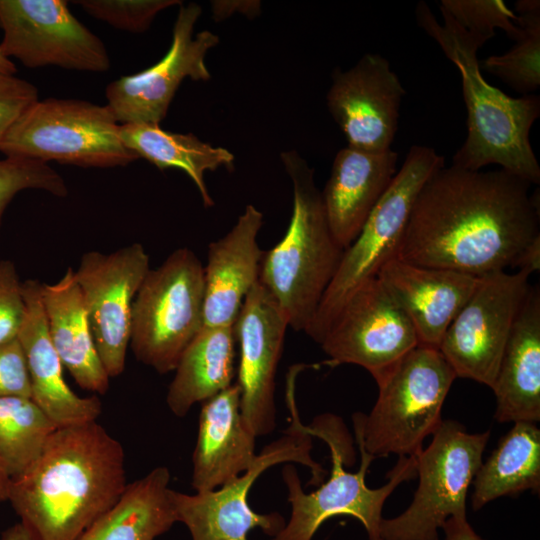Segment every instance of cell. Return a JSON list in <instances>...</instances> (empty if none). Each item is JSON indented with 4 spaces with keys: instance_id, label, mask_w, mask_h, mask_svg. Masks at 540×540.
I'll use <instances>...</instances> for the list:
<instances>
[{
    "instance_id": "obj_1",
    "label": "cell",
    "mask_w": 540,
    "mask_h": 540,
    "mask_svg": "<svg viewBox=\"0 0 540 540\" xmlns=\"http://www.w3.org/2000/svg\"><path fill=\"white\" fill-rule=\"evenodd\" d=\"M504 169L434 172L420 189L397 259L482 276L516 268L540 235L539 194Z\"/></svg>"
},
{
    "instance_id": "obj_2",
    "label": "cell",
    "mask_w": 540,
    "mask_h": 540,
    "mask_svg": "<svg viewBox=\"0 0 540 540\" xmlns=\"http://www.w3.org/2000/svg\"><path fill=\"white\" fill-rule=\"evenodd\" d=\"M127 485L123 446L92 421L56 428L8 500L35 540H77Z\"/></svg>"
},
{
    "instance_id": "obj_3",
    "label": "cell",
    "mask_w": 540,
    "mask_h": 540,
    "mask_svg": "<svg viewBox=\"0 0 540 540\" xmlns=\"http://www.w3.org/2000/svg\"><path fill=\"white\" fill-rule=\"evenodd\" d=\"M418 25L442 49L461 75L467 108V137L452 165L478 171L490 164L532 184L540 183V166L530 143V130L540 116L536 94L513 98L487 83L480 72L483 46L449 19L440 24L425 2L415 10Z\"/></svg>"
},
{
    "instance_id": "obj_4",
    "label": "cell",
    "mask_w": 540,
    "mask_h": 540,
    "mask_svg": "<svg viewBox=\"0 0 540 540\" xmlns=\"http://www.w3.org/2000/svg\"><path fill=\"white\" fill-rule=\"evenodd\" d=\"M281 160L293 186L292 214L283 238L264 252L259 282L274 297L289 327L305 332L344 250L331 233L314 170L295 150L281 153Z\"/></svg>"
},
{
    "instance_id": "obj_5",
    "label": "cell",
    "mask_w": 540,
    "mask_h": 540,
    "mask_svg": "<svg viewBox=\"0 0 540 540\" xmlns=\"http://www.w3.org/2000/svg\"><path fill=\"white\" fill-rule=\"evenodd\" d=\"M313 436L324 440L330 449V477L316 490L305 493L296 468L287 463L282 478L288 490L291 516L284 528L271 540H312L323 522L338 515L352 516L363 525L368 540H382V509L387 498L403 482L416 476V455L400 456L388 473V482L377 489L369 488L365 478L374 456L358 443L361 463L355 473L345 470L353 465L355 453L351 438L341 419L331 414L317 417L309 425Z\"/></svg>"
},
{
    "instance_id": "obj_6",
    "label": "cell",
    "mask_w": 540,
    "mask_h": 540,
    "mask_svg": "<svg viewBox=\"0 0 540 540\" xmlns=\"http://www.w3.org/2000/svg\"><path fill=\"white\" fill-rule=\"evenodd\" d=\"M454 370L439 349L416 346L374 377L379 393L368 415L352 416L357 442L377 457L415 456L442 422Z\"/></svg>"
},
{
    "instance_id": "obj_7",
    "label": "cell",
    "mask_w": 540,
    "mask_h": 540,
    "mask_svg": "<svg viewBox=\"0 0 540 540\" xmlns=\"http://www.w3.org/2000/svg\"><path fill=\"white\" fill-rule=\"evenodd\" d=\"M445 166L434 148L413 145L390 186L375 205L355 240L344 250L313 321L305 333L320 344L347 299L396 257L414 201L425 182Z\"/></svg>"
},
{
    "instance_id": "obj_8",
    "label": "cell",
    "mask_w": 540,
    "mask_h": 540,
    "mask_svg": "<svg viewBox=\"0 0 540 540\" xmlns=\"http://www.w3.org/2000/svg\"><path fill=\"white\" fill-rule=\"evenodd\" d=\"M287 403L291 414L289 427L257 454L246 472L211 491L190 495L172 489L177 522L188 528L192 540H248V533L256 528L268 536L277 535L286 524L284 518L277 512L257 513L248 502L254 482L276 464H302L311 471V484L322 483L326 472L311 456L314 436L309 426L300 421L292 388L287 390Z\"/></svg>"
},
{
    "instance_id": "obj_9",
    "label": "cell",
    "mask_w": 540,
    "mask_h": 540,
    "mask_svg": "<svg viewBox=\"0 0 540 540\" xmlns=\"http://www.w3.org/2000/svg\"><path fill=\"white\" fill-rule=\"evenodd\" d=\"M204 267L183 247L149 269L132 306L130 347L159 374L174 371L204 326Z\"/></svg>"
},
{
    "instance_id": "obj_10",
    "label": "cell",
    "mask_w": 540,
    "mask_h": 540,
    "mask_svg": "<svg viewBox=\"0 0 540 540\" xmlns=\"http://www.w3.org/2000/svg\"><path fill=\"white\" fill-rule=\"evenodd\" d=\"M0 152L82 167L125 166L138 159L123 144L107 105L77 99L36 101L0 140Z\"/></svg>"
},
{
    "instance_id": "obj_11",
    "label": "cell",
    "mask_w": 540,
    "mask_h": 540,
    "mask_svg": "<svg viewBox=\"0 0 540 540\" xmlns=\"http://www.w3.org/2000/svg\"><path fill=\"white\" fill-rule=\"evenodd\" d=\"M490 431L469 433L455 420H442L428 447L416 455L418 488L409 507L380 526L382 540H438L450 517L466 516V497Z\"/></svg>"
},
{
    "instance_id": "obj_12",
    "label": "cell",
    "mask_w": 540,
    "mask_h": 540,
    "mask_svg": "<svg viewBox=\"0 0 540 540\" xmlns=\"http://www.w3.org/2000/svg\"><path fill=\"white\" fill-rule=\"evenodd\" d=\"M529 277L524 270L479 276L439 347L457 377L492 387L512 326L529 293Z\"/></svg>"
},
{
    "instance_id": "obj_13",
    "label": "cell",
    "mask_w": 540,
    "mask_h": 540,
    "mask_svg": "<svg viewBox=\"0 0 540 540\" xmlns=\"http://www.w3.org/2000/svg\"><path fill=\"white\" fill-rule=\"evenodd\" d=\"M0 43L6 57L28 68L104 72L110 58L102 40L84 26L63 0H0Z\"/></svg>"
},
{
    "instance_id": "obj_14",
    "label": "cell",
    "mask_w": 540,
    "mask_h": 540,
    "mask_svg": "<svg viewBox=\"0 0 540 540\" xmlns=\"http://www.w3.org/2000/svg\"><path fill=\"white\" fill-rule=\"evenodd\" d=\"M149 264L144 247L133 243L108 254L86 252L74 271L98 355L110 378L125 369L132 306Z\"/></svg>"
},
{
    "instance_id": "obj_15",
    "label": "cell",
    "mask_w": 540,
    "mask_h": 540,
    "mask_svg": "<svg viewBox=\"0 0 540 540\" xmlns=\"http://www.w3.org/2000/svg\"><path fill=\"white\" fill-rule=\"evenodd\" d=\"M200 15L198 4H181L165 56L156 64L107 85V106L118 123L159 125L185 78L195 81L210 78L205 57L218 44L219 38L208 30L194 35Z\"/></svg>"
},
{
    "instance_id": "obj_16",
    "label": "cell",
    "mask_w": 540,
    "mask_h": 540,
    "mask_svg": "<svg viewBox=\"0 0 540 540\" xmlns=\"http://www.w3.org/2000/svg\"><path fill=\"white\" fill-rule=\"evenodd\" d=\"M320 345L326 364H355L374 378L419 343L407 315L374 277L347 299Z\"/></svg>"
},
{
    "instance_id": "obj_17",
    "label": "cell",
    "mask_w": 540,
    "mask_h": 540,
    "mask_svg": "<svg viewBox=\"0 0 540 540\" xmlns=\"http://www.w3.org/2000/svg\"><path fill=\"white\" fill-rule=\"evenodd\" d=\"M405 94L389 61L366 53L350 69L333 71L326 104L349 147L381 152L391 149Z\"/></svg>"
},
{
    "instance_id": "obj_18",
    "label": "cell",
    "mask_w": 540,
    "mask_h": 540,
    "mask_svg": "<svg viewBox=\"0 0 540 540\" xmlns=\"http://www.w3.org/2000/svg\"><path fill=\"white\" fill-rule=\"evenodd\" d=\"M234 327L240 350L236 383L241 414L256 437L269 435L276 426L275 376L288 320L258 281L244 299Z\"/></svg>"
},
{
    "instance_id": "obj_19",
    "label": "cell",
    "mask_w": 540,
    "mask_h": 540,
    "mask_svg": "<svg viewBox=\"0 0 540 540\" xmlns=\"http://www.w3.org/2000/svg\"><path fill=\"white\" fill-rule=\"evenodd\" d=\"M411 321L420 346L439 349L448 327L479 277L393 258L376 276Z\"/></svg>"
},
{
    "instance_id": "obj_20",
    "label": "cell",
    "mask_w": 540,
    "mask_h": 540,
    "mask_svg": "<svg viewBox=\"0 0 540 540\" xmlns=\"http://www.w3.org/2000/svg\"><path fill=\"white\" fill-rule=\"evenodd\" d=\"M41 285L36 279L23 282L26 311L17 336L27 362L31 399L57 428L96 421L102 410L99 398L78 396L63 377L62 362L48 334Z\"/></svg>"
},
{
    "instance_id": "obj_21",
    "label": "cell",
    "mask_w": 540,
    "mask_h": 540,
    "mask_svg": "<svg viewBox=\"0 0 540 540\" xmlns=\"http://www.w3.org/2000/svg\"><path fill=\"white\" fill-rule=\"evenodd\" d=\"M262 225V212L247 205L232 229L209 244L204 267V325H235L244 299L259 281L264 251L257 236Z\"/></svg>"
},
{
    "instance_id": "obj_22",
    "label": "cell",
    "mask_w": 540,
    "mask_h": 540,
    "mask_svg": "<svg viewBox=\"0 0 540 540\" xmlns=\"http://www.w3.org/2000/svg\"><path fill=\"white\" fill-rule=\"evenodd\" d=\"M398 154L345 147L335 155L321 192L328 225L345 250L357 237L371 211L397 173Z\"/></svg>"
},
{
    "instance_id": "obj_23",
    "label": "cell",
    "mask_w": 540,
    "mask_h": 540,
    "mask_svg": "<svg viewBox=\"0 0 540 540\" xmlns=\"http://www.w3.org/2000/svg\"><path fill=\"white\" fill-rule=\"evenodd\" d=\"M237 383L202 403L192 462L191 486L196 492L220 488L254 464L256 436L241 414Z\"/></svg>"
},
{
    "instance_id": "obj_24",
    "label": "cell",
    "mask_w": 540,
    "mask_h": 540,
    "mask_svg": "<svg viewBox=\"0 0 540 540\" xmlns=\"http://www.w3.org/2000/svg\"><path fill=\"white\" fill-rule=\"evenodd\" d=\"M494 417L500 423L540 420V290L531 286L514 321L496 378Z\"/></svg>"
},
{
    "instance_id": "obj_25",
    "label": "cell",
    "mask_w": 540,
    "mask_h": 540,
    "mask_svg": "<svg viewBox=\"0 0 540 540\" xmlns=\"http://www.w3.org/2000/svg\"><path fill=\"white\" fill-rule=\"evenodd\" d=\"M41 300L48 334L63 367L82 389L105 394L110 377L98 355L74 270L68 268L56 283H42Z\"/></svg>"
},
{
    "instance_id": "obj_26",
    "label": "cell",
    "mask_w": 540,
    "mask_h": 540,
    "mask_svg": "<svg viewBox=\"0 0 540 540\" xmlns=\"http://www.w3.org/2000/svg\"><path fill=\"white\" fill-rule=\"evenodd\" d=\"M236 334L233 326L204 325L184 350L172 379L166 402L177 417L233 383Z\"/></svg>"
},
{
    "instance_id": "obj_27",
    "label": "cell",
    "mask_w": 540,
    "mask_h": 540,
    "mask_svg": "<svg viewBox=\"0 0 540 540\" xmlns=\"http://www.w3.org/2000/svg\"><path fill=\"white\" fill-rule=\"evenodd\" d=\"M170 472L159 466L128 483L119 501L77 540H155L177 522Z\"/></svg>"
},
{
    "instance_id": "obj_28",
    "label": "cell",
    "mask_w": 540,
    "mask_h": 540,
    "mask_svg": "<svg viewBox=\"0 0 540 540\" xmlns=\"http://www.w3.org/2000/svg\"><path fill=\"white\" fill-rule=\"evenodd\" d=\"M471 496L475 511L489 502L540 489V429L533 422H515L477 470Z\"/></svg>"
},
{
    "instance_id": "obj_29",
    "label": "cell",
    "mask_w": 540,
    "mask_h": 540,
    "mask_svg": "<svg viewBox=\"0 0 540 540\" xmlns=\"http://www.w3.org/2000/svg\"><path fill=\"white\" fill-rule=\"evenodd\" d=\"M123 144L160 170L179 168L194 182L206 207L214 205L204 181V173L221 166L232 168L234 155L225 148L213 147L192 133H174L158 124H120Z\"/></svg>"
},
{
    "instance_id": "obj_30",
    "label": "cell",
    "mask_w": 540,
    "mask_h": 540,
    "mask_svg": "<svg viewBox=\"0 0 540 540\" xmlns=\"http://www.w3.org/2000/svg\"><path fill=\"white\" fill-rule=\"evenodd\" d=\"M56 428L31 398L0 397V459L12 479L34 463Z\"/></svg>"
},
{
    "instance_id": "obj_31",
    "label": "cell",
    "mask_w": 540,
    "mask_h": 540,
    "mask_svg": "<svg viewBox=\"0 0 540 540\" xmlns=\"http://www.w3.org/2000/svg\"><path fill=\"white\" fill-rule=\"evenodd\" d=\"M515 10L519 26L515 44L502 55L484 59L481 67L524 96L540 86V1L519 0Z\"/></svg>"
},
{
    "instance_id": "obj_32",
    "label": "cell",
    "mask_w": 540,
    "mask_h": 540,
    "mask_svg": "<svg viewBox=\"0 0 540 540\" xmlns=\"http://www.w3.org/2000/svg\"><path fill=\"white\" fill-rule=\"evenodd\" d=\"M440 10L443 17L483 45L495 36L496 28L511 39L519 32L516 13L502 0H441Z\"/></svg>"
},
{
    "instance_id": "obj_33",
    "label": "cell",
    "mask_w": 540,
    "mask_h": 540,
    "mask_svg": "<svg viewBox=\"0 0 540 540\" xmlns=\"http://www.w3.org/2000/svg\"><path fill=\"white\" fill-rule=\"evenodd\" d=\"M26 189L47 191L65 197L64 179L47 163L21 157L0 160V228L6 208L19 192Z\"/></svg>"
},
{
    "instance_id": "obj_34",
    "label": "cell",
    "mask_w": 540,
    "mask_h": 540,
    "mask_svg": "<svg viewBox=\"0 0 540 540\" xmlns=\"http://www.w3.org/2000/svg\"><path fill=\"white\" fill-rule=\"evenodd\" d=\"M92 17L129 31L147 30L154 17L163 9L181 5L178 0H80L74 1Z\"/></svg>"
},
{
    "instance_id": "obj_35",
    "label": "cell",
    "mask_w": 540,
    "mask_h": 540,
    "mask_svg": "<svg viewBox=\"0 0 540 540\" xmlns=\"http://www.w3.org/2000/svg\"><path fill=\"white\" fill-rule=\"evenodd\" d=\"M26 311L23 282L14 263L0 260V344L17 338Z\"/></svg>"
},
{
    "instance_id": "obj_36",
    "label": "cell",
    "mask_w": 540,
    "mask_h": 540,
    "mask_svg": "<svg viewBox=\"0 0 540 540\" xmlns=\"http://www.w3.org/2000/svg\"><path fill=\"white\" fill-rule=\"evenodd\" d=\"M31 398V382L24 351L18 340L0 344V397Z\"/></svg>"
},
{
    "instance_id": "obj_37",
    "label": "cell",
    "mask_w": 540,
    "mask_h": 540,
    "mask_svg": "<svg viewBox=\"0 0 540 540\" xmlns=\"http://www.w3.org/2000/svg\"><path fill=\"white\" fill-rule=\"evenodd\" d=\"M38 100V90L32 83L14 75H0V140Z\"/></svg>"
},
{
    "instance_id": "obj_38",
    "label": "cell",
    "mask_w": 540,
    "mask_h": 540,
    "mask_svg": "<svg viewBox=\"0 0 540 540\" xmlns=\"http://www.w3.org/2000/svg\"><path fill=\"white\" fill-rule=\"evenodd\" d=\"M445 540H485L478 535L465 517H450L443 525Z\"/></svg>"
},
{
    "instance_id": "obj_39",
    "label": "cell",
    "mask_w": 540,
    "mask_h": 540,
    "mask_svg": "<svg viewBox=\"0 0 540 540\" xmlns=\"http://www.w3.org/2000/svg\"><path fill=\"white\" fill-rule=\"evenodd\" d=\"M516 268L530 275L540 269V235L535 237L521 253Z\"/></svg>"
},
{
    "instance_id": "obj_40",
    "label": "cell",
    "mask_w": 540,
    "mask_h": 540,
    "mask_svg": "<svg viewBox=\"0 0 540 540\" xmlns=\"http://www.w3.org/2000/svg\"><path fill=\"white\" fill-rule=\"evenodd\" d=\"M1 540H35L28 529L21 523H17L7 528L2 536Z\"/></svg>"
},
{
    "instance_id": "obj_41",
    "label": "cell",
    "mask_w": 540,
    "mask_h": 540,
    "mask_svg": "<svg viewBox=\"0 0 540 540\" xmlns=\"http://www.w3.org/2000/svg\"><path fill=\"white\" fill-rule=\"evenodd\" d=\"M11 483L12 477L10 476L7 468L0 459V502L8 500Z\"/></svg>"
},
{
    "instance_id": "obj_42",
    "label": "cell",
    "mask_w": 540,
    "mask_h": 540,
    "mask_svg": "<svg viewBox=\"0 0 540 540\" xmlns=\"http://www.w3.org/2000/svg\"><path fill=\"white\" fill-rule=\"evenodd\" d=\"M16 71L15 64L4 55L0 47V75H14Z\"/></svg>"
}]
</instances>
